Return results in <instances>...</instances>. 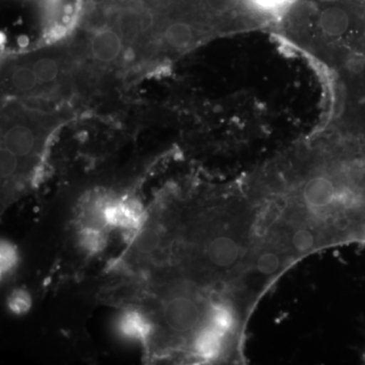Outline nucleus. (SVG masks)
<instances>
[{
    "mask_svg": "<svg viewBox=\"0 0 365 365\" xmlns=\"http://www.w3.org/2000/svg\"><path fill=\"white\" fill-rule=\"evenodd\" d=\"M16 255L14 250L9 245H2L1 248V272L9 273L16 264Z\"/></svg>",
    "mask_w": 365,
    "mask_h": 365,
    "instance_id": "nucleus-9",
    "label": "nucleus"
},
{
    "mask_svg": "<svg viewBox=\"0 0 365 365\" xmlns=\"http://www.w3.org/2000/svg\"><path fill=\"white\" fill-rule=\"evenodd\" d=\"M119 328L126 337L141 341L150 337L153 331V326L151 325L150 321H148L143 313H137V312H128L124 314L120 321Z\"/></svg>",
    "mask_w": 365,
    "mask_h": 365,
    "instance_id": "nucleus-6",
    "label": "nucleus"
},
{
    "mask_svg": "<svg viewBox=\"0 0 365 365\" xmlns=\"http://www.w3.org/2000/svg\"><path fill=\"white\" fill-rule=\"evenodd\" d=\"M158 304V319L163 338H169L174 343L190 344L207 323L210 302H206L194 288L172 284L163 292Z\"/></svg>",
    "mask_w": 365,
    "mask_h": 365,
    "instance_id": "nucleus-1",
    "label": "nucleus"
},
{
    "mask_svg": "<svg viewBox=\"0 0 365 365\" xmlns=\"http://www.w3.org/2000/svg\"><path fill=\"white\" fill-rule=\"evenodd\" d=\"M232 335L206 323L190 342V351L201 361H216L227 351Z\"/></svg>",
    "mask_w": 365,
    "mask_h": 365,
    "instance_id": "nucleus-3",
    "label": "nucleus"
},
{
    "mask_svg": "<svg viewBox=\"0 0 365 365\" xmlns=\"http://www.w3.org/2000/svg\"><path fill=\"white\" fill-rule=\"evenodd\" d=\"M29 306H30V300L28 295L24 292H18L11 297V307L14 313H23L28 309Z\"/></svg>",
    "mask_w": 365,
    "mask_h": 365,
    "instance_id": "nucleus-10",
    "label": "nucleus"
},
{
    "mask_svg": "<svg viewBox=\"0 0 365 365\" xmlns=\"http://www.w3.org/2000/svg\"><path fill=\"white\" fill-rule=\"evenodd\" d=\"M9 85L14 93H30L37 91L40 83L32 66L21 64V66L13 67L9 72Z\"/></svg>",
    "mask_w": 365,
    "mask_h": 365,
    "instance_id": "nucleus-7",
    "label": "nucleus"
},
{
    "mask_svg": "<svg viewBox=\"0 0 365 365\" xmlns=\"http://www.w3.org/2000/svg\"><path fill=\"white\" fill-rule=\"evenodd\" d=\"M31 66L37 76L40 85H53L57 83L61 76V63L53 57H39L34 60Z\"/></svg>",
    "mask_w": 365,
    "mask_h": 365,
    "instance_id": "nucleus-8",
    "label": "nucleus"
},
{
    "mask_svg": "<svg viewBox=\"0 0 365 365\" xmlns=\"http://www.w3.org/2000/svg\"><path fill=\"white\" fill-rule=\"evenodd\" d=\"M364 220H365V207H364Z\"/></svg>",
    "mask_w": 365,
    "mask_h": 365,
    "instance_id": "nucleus-11",
    "label": "nucleus"
},
{
    "mask_svg": "<svg viewBox=\"0 0 365 365\" xmlns=\"http://www.w3.org/2000/svg\"><path fill=\"white\" fill-rule=\"evenodd\" d=\"M196 29L190 21L176 20L168 24L163 29L162 39L173 49H185L195 42Z\"/></svg>",
    "mask_w": 365,
    "mask_h": 365,
    "instance_id": "nucleus-5",
    "label": "nucleus"
},
{
    "mask_svg": "<svg viewBox=\"0 0 365 365\" xmlns=\"http://www.w3.org/2000/svg\"><path fill=\"white\" fill-rule=\"evenodd\" d=\"M124 38L114 29L104 28L93 34L88 43V51L93 59L103 64L116 61L124 50Z\"/></svg>",
    "mask_w": 365,
    "mask_h": 365,
    "instance_id": "nucleus-4",
    "label": "nucleus"
},
{
    "mask_svg": "<svg viewBox=\"0 0 365 365\" xmlns=\"http://www.w3.org/2000/svg\"><path fill=\"white\" fill-rule=\"evenodd\" d=\"M40 143L37 129L25 122L11 124L2 132L1 148L11 151L20 162L21 160L35 157L39 150Z\"/></svg>",
    "mask_w": 365,
    "mask_h": 365,
    "instance_id": "nucleus-2",
    "label": "nucleus"
}]
</instances>
